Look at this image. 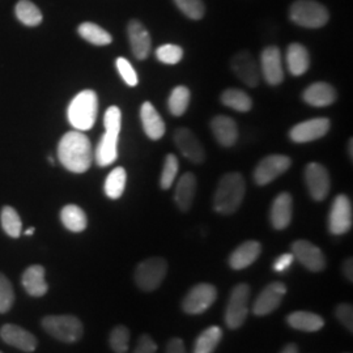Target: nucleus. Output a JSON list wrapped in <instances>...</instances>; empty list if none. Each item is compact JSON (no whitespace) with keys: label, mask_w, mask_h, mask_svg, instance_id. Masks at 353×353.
Instances as JSON below:
<instances>
[{"label":"nucleus","mask_w":353,"mask_h":353,"mask_svg":"<svg viewBox=\"0 0 353 353\" xmlns=\"http://www.w3.org/2000/svg\"><path fill=\"white\" fill-rule=\"evenodd\" d=\"M292 165V160L284 154H270L261 160L254 170V181L258 186H265L283 176Z\"/></svg>","instance_id":"11"},{"label":"nucleus","mask_w":353,"mask_h":353,"mask_svg":"<svg viewBox=\"0 0 353 353\" xmlns=\"http://www.w3.org/2000/svg\"><path fill=\"white\" fill-rule=\"evenodd\" d=\"M223 339V330L219 326L205 328L194 344L192 353H214Z\"/></svg>","instance_id":"33"},{"label":"nucleus","mask_w":353,"mask_h":353,"mask_svg":"<svg viewBox=\"0 0 353 353\" xmlns=\"http://www.w3.org/2000/svg\"><path fill=\"white\" fill-rule=\"evenodd\" d=\"M246 183L239 172H230L220 179L214 191V211L221 214H234L245 198Z\"/></svg>","instance_id":"2"},{"label":"nucleus","mask_w":353,"mask_h":353,"mask_svg":"<svg viewBox=\"0 0 353 353\" xmlns=\"http://www.w3.org/2000/svg\"><path fill=\"white\" fill-rule=\"evenodd\" d=\"M261 74L270 85H279L284 80L281 52L278 46H268L261 54Z\"/></svg>","instance_id":"15"},{"label":"nucleus","mask_w":353,"mask_h":353,"mask_svg":"<svg viewBox=\"0 0 353 353\" xmlns=\"http://www.w3.org/2000/svg\"><path fill=\"white\" fill-rule=\"evenodd\" d=\"M211 130L217 143L223 147H232L239 139V127L227 115H217L211 121Z\"/></svg>","instance_id":"22"},{"label":"nucleus","mask_w":353,"mask_h":353,"mask_svg":"<svg viewBox=\"0 0 353 353\" xmlns=\"http://www.w3.org/2000/svg\"><path fill=\"white\" fill-rule=\"evenodd\" d=\"M0 353H1V352H0Z\"/></svg>","instance_id":"52"},{"label":"nucleus","mask_w":353,"mask_h":353,"mask_svg":"<svg viewBox=\"0 0 353 353\" xmlns=\"http://www.w3.org/2000/svg\"><path fill=\"white\" fill-rule=\"evenodd\" d=\"M127 174L123 168H115L105 181V194L110 199H119L126 188Z\"/></svg>","instance_id":"35"},{"label":"nucleus","mask_w":353,"mask_h":353,"mask_svg":"<svg viewBox=\"0 0 353 353\" xmlns=\"http://www.w3.org/2000/svg\"><path fill=\"white\" fill-rule=\"evenodd\" d=\"M221 102L228 108L240 113H248L252 108V97L246 92L237 88L227 89L221 94Z\"/></svg>","instance_id":"32"},{"label":"nucleus","mask_w":353,"mask_h":353,"mask_svg":"<svg viewBox=\"0 0 353 353\" xmlns=\"http://www.w3.org/2000/svg\"><path fill=\"white\" fill-rule=\"evenodd\" d=\"M262 252V245L256 241H246L241 243L240 246L230 254L229 256V265L233 270H245L259 258Z\"/></svg>","instance_id":"23"},{"label":"nucleus","mask_w":353,"mask_h":353,"mask_svg":"<svg viewBox=\"0 0 353 353\" xmlns=\"http://www.w3.org/2000/svg\"><path fill=\"white\" fill-rule=\"evenodd\" d=\"M352 140H350V156L352 157Z\"/></svg>","instance_id":"51"},{"label":"nucleus","mask_w":353,"mask_h":353,"mask_svg":"<svg viewBox=\"0 0 353 353\" xmlns=\"http://www.w3.org/2000/svg\"><path fill=\"white\" fill-rule=\"evenodd\" d=\"M287 294V285L281 281L271 283L259 293L252 305V313L255 316H265L275 312Z\"/></svg>","instance_id":"13"},{"label":"nucleus","mask_w":353,"mask_h":353,"mask_svg":"<svg viewBox=\"0 0 353 353\" xmlns=\"http://www.w3.org/2000/svg\"><path fill=\"white\" fill-rule=\"evenodd\" d=\"M305 182L309 190L310 196L316 201L322 202L327 198L330 192V176L327 169L319 163H310L305 169Z\"/></svg>","instance_id":"14"},{"label":"nucleus","mask_w":353,"mask_h":353,"mask_svg":"<svg viewBox=\"0 0 353 353\" xmlns=\"http://www.w3.org/2000/svg\"><path fill=\"white\" fill-rule=\"evenodd\" d=\"M0 220H1V227L10 237H12V239L20 237L23 223H21V219L17 214V211L13 207L6 205L1 210Z\"/></svg>","instance_id":"36"},{"label":"nucleus","mask_w":353,"mask_h":353,"mask_svg":"<svg viewBox=\"0 0 353 353\" xmlns=\"http://www.w3.org/2000/svg\"><path fill=\"white\" fill-rule=\"evenodd\" d=\"M21 283L26 288V293L33 297H42L49 290V285L45 280V268L42 265L28 267L23 274Z\"/></svg>","instance_id":"26"},{"label":"nucleus","mask_w":353,"mask_h":353,"mask_svg":"<svg viewBox=\"0 0 353 353\" xmlns=\"http://www.w3.org/2000/svg\"><path fill=\"white\" fill-rule=\"evenodd\" d=\"M0 336L8 345L24 352H33L37 348L36 336L26 328L16 325H4L0 330Z\"/></svg>","instance_id":"20"},{"label":"nucleus","mask_w":353,"mask_h":353,"mask_svg":"<svg viewBox=\"0 0 353 353\" xmlns=\"http://www.w3.org/2000/svg\"><path fill=\"white\" fill-rule=\"evenodd\" d=\"M249 300H250V287L248 284L236 285L228 300L225 312V325L230 330L240 328L249 314Z\"/></svg>","instance_id":"8"},{"label":"nucleus","mask_w":353,"mask_h":353,"mask_svg":"<svg viewBox=\"0 0 353 353\" xmlns=\"http://www.w3.org/2000/svg\"><path fill=\"white\" fill-rule=\"evenodd\" d=\"M174 143L178 151L194 164H203L205 152L198 137L189 128H179L174 134Z\"/></svg>","instance_id":"18"},{"label":"nucleus","mask_w":353,"mask_h":353,"mask_svg":"<svg viewBox=\"0 0 353 353\" xmlns=\"http://www.w3.org/2000/svg\"><path fill=\"white\" fill-rule=\"evenodd\" d=\"M33 233H34V228H30V229L26 230V236H30V234H33Z\"/></svg>","instance_id":"50"},{"label":"nucleus","mask_w":353,"mask_h":353,"mask_svg":"<svg viewBox=\"0 0 353 353\" xmlns=\"http://www.w3.org/2000/svg\"><path fill=\"white\" fill-rule=\"evenodd\" d=\"M117 70L119 72V75L122 76L123 81L130 87H137L139 83L138 75L132 67V64L127 61L126 58H118L117 59Z\"/></svg>","instance_id":"43"},{"label":"nucleus","mask_w":353,"mask_h":353,"mask_svg":"<svg viewBox=\"0 0 353 353\" xmlns=\"http://www.w3.org/2000/svg\"><path fill=\"white\" fill-rule=\"evenodd\" d=\"M353 223L352 203L348 196L338 195L328 214V230L334 236H341L351 230Z\"/></svg>","instance_id":"10"},{"label":"nucleus","mask_w":353,"mask_h":353,"mask_svg":"<svg viewBox=\"0 0 353 353\" xmlns=\"http://www.w3.org/2000/svg\"><path fill=\"white\" fill-rule=\"evenodd\" d=\"M14 303L12 284L3 274H0V314L10 312Z\"/></svg>","instance_id":"42"},{"label":"nucleus","mask_w":353,"mask_h":353,"mask_svg":"<svg viewBox=\"0 0 353 353\" xmlns=\"http://www.w3.org/2000/svg\"><path fill=\"white\" fill-rule=\"evenodd\" d=\"M232 70L249 87H256L261 80V68L249 51H240L232 59Z\"/></svg>","instance_id":"17"},{"label":"nucleus","mask_w":353,"mask_h":353,"mask_svg":"<svg viewBox=\"0 0 353 353\" xmlns=\"http://www.w3.org/2000/svg\"><path fill=\"white\" fill-rule=\"evenodd\" d=\"M293 261H294L293 254H283V255H280L278 259L275 261V263H274V271H276V272L287 271L290 265H292V263H293Z\"/></svg>","instance_id":"46"},{"label":"nucleus","mask_w":353,"mask_h":353,"mask_svg":"<svg viewBox=\"0 0 353 353\" xmlns=\"http://www.w3.org/2000/svg\"><path fill=\"white\" fill-rule=\"evenodd\" d=\"M280 353H299V348H297L296 344L290 343L288 345H285V347L283 348V351Z\"/></svg>","instance_id":"49"},{"label":"nucleus","mask_w":353,"mask_h":353,"mask_svg":"<svg viewBox=\"0 0 353 353\" xmlns=\"http://www.w3.org/2000/svg\"><path fill=\"white\" fill-rule=\"evenodd\" d=\"M156 58L159 62L164 64H176L179 63L183 58V50L178 45H163L157 48L156 50Z\"/></svg>","instance_id":"40"},{"label":"nucleus","mask_w":353,"mask_h":353,"mask_svg":"<svg viewBox=\"0 0 353 353\" xmlns=\"http://www.w3.org/2000/svg\"><path fill=\"white\" fill-rule=\"evenodd\" d=\"M79 36L88 41L89 43L94 46H106L110 45L113 37L109 32L102 29L101 26L94 24V23H83L77 28Z\"/></svg>","instance_id":"31"},{"label":"nucleus","mask_w":353,"mask_h":353,"mask_svg":"<svg viewBox=\"0 0 353 353\" xmlns=\"http://www.w3.org/2000/svg\"><path fill=\"white\" fill-rule=\"evenodd\" d=\"M343 272H344V276L348 279L350 283L353 281V261L352 258H348L345 259L344 265H343Z\"/></svg>","instance_id":"48"},{"label":"nucleus","mask_w":353,"mask_h":353,"mask_svg":"<svg viewBox=\"0 0 353 353\" xmlns=\"http://www.w3.org/2000/svg\"><path fill=\"white\" fill-rule=\"evenodd\" d=\"M168 274V262L164 258L153 256L143 261L137 265L134 278L139 290L143 292H153L157 290Z\"/></svg>","instance_id":"7"},{"label":"nucleus","mask_w":353,"mask_h":353,"mask_svg":"<svg viewBox=\"0 0 353 353\" xmlns=\"http://www.w3.org/2000/svg\"><path fill=\"white\" fill-rule=\"evenodd\" d=\"M190 99H191V94H190L188 87H183V85L176 87L173 89V92L169 97V101H168L170 113L176 117L183 115L189 108Z\"/></svg>","instance_id":"37"},{"label":"nucleus","mask_w":353,"mask_h":353,"mask_svg":"<svg viewBox=\"0 0 353 353\" xmlns=\"http://www.w3.org/2000/svg\"><path fill=\"white\" fill-rule=\"evenodd\" d=\"M16 17L26 26H37L42 23L43 16L37 6L30 0H20L14 8Z\"/></svg>","instance_id":"34"},{"label":"nucleus","mask_w":353,"mask_h":353,"mask_svg":"<svg viewBox=\"0 0 353 353\" xmlns=\"http://www.w3.org/2000/svg\"><path fill=\"white\" fill-rule=\"evenodd\" d=\"M178 169H179V163L174 154H168L165 159L164 168H163V173L160 178V186L161 189H170L174 183L176 174H178Z\"/></svg>","instance_id":"39"},{"label":"nucleus","mask_w":353,"mask_h":353,"mask_svg":"<svg viewBox=\"0 0 353 353\" xmlns=\"http://www.w3.org/2000/svg\"><path fill=\"white\" fill-rule=\"evenodd\" d=\"M127 34L135 58L139 61L148 58L152 46L151 34L143 23L139 20H131L127 26Z\"/></svg>","instance_id":"19"},{"label":"nucleus","mask_w":353,"mask_h":353,"mask_svg":"<svg viewBox=\"0 0 353 353\" xmlns=\"http://www.w3.org/2000/svg\"><path fill=\"white\" fill-rule=\"evenodd\" d=\"M165 353H188L185 343L182 339L174 338L172 341H169L168 345H166V352Z\"/></svg>","instance_id":"47"},{"label":"nucleus","mask_w":353,"mask_h":353,"mask_svg":"<svg viewBox=\"0 0 353 353\" xmlns=\"http://www.w3.org/2000/svg\"><path fill=\"white\" fill-rule=\"evenodd\" d=\"M287 64L292 75H303L310 65V58L306 48L301 43H290L287 50Z\"/></svg>","instance_id":"29"},{"label":"nucleus","mask_w":353,"mask_h":353,"mask_svg":"<svg viewBox=\"0 0 353 353\" xmlns=\"http://www.w3.org/2000/svg\"><path fill=\"white\" fill-rule=\"evenodd\" d=\"M196 186H198L196 176H194L192 173H185L179 178L176 186L174 199H176V205L181 211L188 212L191 208L195 194H196Z\"/></svg>","instance_id":"27"},{"label":"nucleus","mask_w":353,"mask_h":353,"mask_svg":"<svg viewBox=\"0 0 353 353\" xmlns=\"http://www.w3.org/2000/svg\"><path fill=\"white\" fill-rule=\"evenodd\" d=\"M287 323L290 327L305 332H316L325 326V319L312 312H293L287 316Z\"/></svg>","instance_id":"28"},{"label":"nucleus","mask_w":353,"mask_h":353,"mask_svg":"<svg viewBox=\"0 0 353 353\" xmlns=\"http://www.w3.org/2000/svg\"><path fill=\"white\" fill-rule=\"evenodd\" d=\"M99 113V97L96 92L85 89L71 101L67 117L70 125L77 131H88L94 126Z\"/></svg>","instance_id":"4"},{"label":"nucleus","mask_w":353,"mask_h":353,"mask_svg":"<svg viewBox=\"0 0 353 353\" xmlns=\"http://www.w3.org/2000/svg\"><path fill=\"white\" fill-rule=\"evenodd\" d=\"M134 353H157V344L150 335L144 334L140 336Z\"/></svg>","instance_id":"45"},{"label":"nucleus","mask_w":353,"mask_h":353,"mask_svg":"<svg viewBox=\"0 0 353 353\" xmlns=\"http://www.w3.org/2000/svg\"><path fill=\"white\" fill-rule=\"evenodd\" d=\"M217 299V290L212 284L202 283L192 287L182 301V309L186 314L198 316L207 312Z\"/></svg>","instance_id":"9"},{"label":"nucleus","mask_w":353,"mask_h":353,"mask_svg":"<svg viewBox=\"0 0 353 353\" xmlns=\"http://www.w3.org/2000/svg\"><path fill=\"white\" fill-rule=\"evenodd\" d=\"M335 316L350 332L353 331V307L351 303H341L335 309Z\"/></svg>","instance_id":"44"},{"label":"nucleus","mask_w":353,"mask_h":353,"mask_svg":"<svg viewBox=\"0 0 353 353\" xmlns=\"http://www.w3.org/2000/svg\"><path fill=\"white\" fill-rule=\"evenodd\" d=\"M141 125L145 135L152 140H160L165 134V123L151 102H144L140 109Z\"/></svg>","instance_id":"24"},{"label":"nucleus","mask_w":353,"mask_h":353,"mask_svg":"<svg viewBox=\"0 0 353 353\" xmlns=\"http://www.w3.org/2000/svg\"><path fill=\"white\" fill-rule=\"evenodd\" d=\"M338 93L327 83H314L303 90V101L314 108H325L336 101Z\"/></svg>","instance_id":"25"},{"label":"nucleus","mask_w":353,"mask_h":353,"mask_svg":"<svg viewBox=\"0 0 353 353\" xmlns=\"http://www.w3.org/2000/svg\"><path fill=\"white\" fill-rule=\"evenodd\" d=\"M290 20L297 26L318 29L330 20L327 8L316 0H297L290 6Z\"/></svg>","instance_id":"5"},{"label":"nucleus","mask_w":353,"mask_h":353,"mask_svg":"<svg viewBox=\"0 0 353 353\" xmlns=\"http://www.w3.org/2000/svg\"><path fill=\"white\" fill-rule=\"evenodd\" d=\"M330 130V119L313 118L303 121L290 130V138L294 143H310L323 138Z\"/></svg>","instance_id":"16"},{"label":"nucleus","mask_w":353,"mask_h":353,"mask_svg":"<svg viewBox=\"0 0 353 353\" xmlns=\"http://www.w3.org/2000/svg\"><path fill=\"white\" fill-rule=\"evenodd\" d=\"M43 330L63 343H76L81 339L84 327L81 321L74 316H48L42 319Z\"/></svg>","instance_id":"6"},{"label":"nucleus","mask_w":353,"mask_h":353,"mask_svg":"<svg viewBox=\"0 0 353 353\" xmlns=\"http://www.w3.org/2000/svg\"><path fill=\"white\" fill-rule=\"evenodd\" d=\"M61 220L64 227L74 233H80L85 230L88 225L87 214L76 204H68L62 208Z\"/></svg>","instance_id":"30"},{"label":"nucleus","mask_w":353,"mask_h":353,"mask_svg":"<svg viewBox=\"0 0 353 353\" xmlns=\"http://www.w3.org/2000/svg\"><path fill=\"white\" fill-rule=\"evenodd\" d=\"M178 10L191 20H201L205 13L203 0H174Z\"/></svg>","instance_id":"41"},{"label":"nucleus","mask_w":353,"mask_h":353,"mask_svg":"<svg viewBox=\"0 0 353 353\" xmlns=\"http://www.w3.org/2000/svg\"><path fill=\"white\" fill-rule=\"evenodd\" d=\"M121 109L117 106H110L103 117L105 134L102 135L96 152H93L99 166L112 165L118 159V138L121 132Z\"/></svg>","instance_id":"3"},{"label":"nucleus","mask_w":353,"mask_h":353,"mask_svg":"<svg viewBox=\"0 0 353 353\" xmlns=\"http://www.w3.org/2000/svg\"><path fill=\"white\" fill-rule=\"evenodd\" d=\"M58 157L64 168L76 174L85 173L94 159L90 140L83 131H70L59 141Z\"/></svg>","instance_id":"1"},{"label":"nucleus","mask_w":353,"mask_h":353,"mask_svg":"<svg viewBox=\"0 0 353 353\" xmlns=\"http://www.w3.org/2000/svg\"><path fill=\"white\" fill-rule=\"evenodd\" d=\"M109 344L114 353H127L130 345V330L126 326H117L112 330Z\"/></svg>","instance_id":"38"},{"label":"nucleus","mask_w":353,"mask_h":353,"mask_svg":"<svg viewBox=\"0 0 353 353\" xmlns=\"http://www.w3.org/2000/svg\"><path fill=\"white\" fill-rule=\"evenodd\" d=\"M292 254L301 265L312 272H322L326 268L323 252L309 241L299 240L292 243Z\"/></svg>","instance_id":"12"},{"label":"nucleus","mask_w":353,"mask_h":353,"mask_svg":"<svg viewBox=\"0 0 353 353\" xmlns=\"http://www.w3.org/2000/svg\"><path fill=\"white\" fill-rule=\"evenodd\" d=\"M293 214V199L290 192H281L275 198L271 205L270 219L272 227L283 230L290 227Z\"/></svg>","instance_id":"21"}]
</instances>
